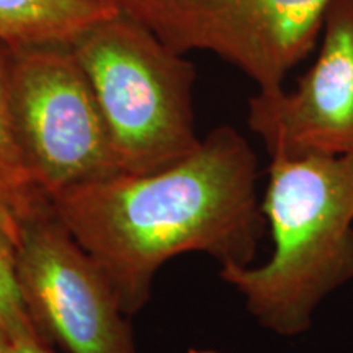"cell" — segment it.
I'll list each match as a JSON object with an SVG mask.
<instances>
[{
	"label": "cell",
	"instance_id": "6da1fadb",
	"mask_svg": "<svg viewBox=\"0 0 353 353\" xmlns=\"http://www.w3.org/2000/svg\"><path fill=\"white\" fill-rule=\"evenodd\" d=\"M257 180L250 144L219 126L165 169L70 185L50 203L131 317L151 299L159 270L179 255L206 254L219 267L254 262L267 229Z\"/></svg>",
	"mask_w": 353,
	"mask_h": 353
},
{
	"label": "cell",
	"instance_id": "7a4b0ae2",
	"mask_svg": "<svg viewBox=\"0 0 353 353\" xmlns=\"http://www.w3.org/2000/svg\"><path fill=\"white\" fill-rule=\"evenodd\" d=\"M262 208L273 252L262 265H228L219 278L263 329L296 337L321 303L353 280V152L270 157Z\"/></svg>",
	"mask_w": 353,
	"mask_h": 353
},
{
	"label": "cell",
	"instance_id": "3957f363",
	"mask_svg": "<svg viewBox=\"0 0 353 353\" xmlns=\"http://www.w3.org/2000/svg\"><path fill=\"white\" fill-rule=\"evenodd\" d=\"M99 105L120 174H152L196 151L195 68L117 12L70 43Z\"/></svg>",
	"mask_w": 353,
	"mask_h": 353
},
{
	"label": "cell",
	"instance_id": "277c9868",
	"mask_svg": "<svg viewBox=\"0 0 353 353\" xmlns=\"http://www.w3.org/2000/svg\"><path fill=\"white\" fill-rule=\"evenodd\" d=\"M12 114L32 182L48 198L120 174L88 79L70 46L12 50Z\"/></svg>",
	"mask_w": 353,
	"mask_h": 353
},
{
	"label": "cell",
	"instance_id": "5b68a950",
	"mask_svg": "<svg viewBox=\"0 0 353 353\" xmlns=\"http://www.w3.org/2000/svg\"><path fill=\"white\" fill-rule=\"evenodd\" d=\"M180 54L208 51L252 79L259 92L283 88L311 52L330 0H101Z\"/></svg>",
	"mask_w": 353,
	"mask_h": 353
},
{
	"label": "cell",
	"instance_id": "8992f818",
	"mask_svg": "<svg viewBox=\"0 0 353 353\" xmlns=\"http://www.w3.org/2000/svg\"><path fill=\"white\" fill-rule=\"evenodd\" d=\"M17 270L39 335L69 353H138L112 281L44 198L20 219Z\"/></svg>",
	"mask_w": 353,
	"mask_h": 353
},
{
	"label": "cell",
	"instance_id": "52a82bcc",
	"mask_svg": "<svg viewBox=\"0 0 353 353\" xmlns=\"http://www.w3.org/2000/svg\"><path fill=\"white\" fill-rule=\"evenodd\" d=\"M247 123L270 157L353 152V0H330L314 64L294 90L250 97Z\"/></svg>",
	"mask_w": 353,
	"mask_h": 353
},
{
	"label": "cell",
	"instance_id": "ba28073f",
	"mask_svg": "<svg viewBox=\"0 0 353 353\" xmlns=\"http://www.w3.org/2000/svg\"><path fill=\"white\" fill-rule=\"evenodd\" d=\"M113 13L101 0H0V44L10 50L70 46Z\"/></svg>",
	"mask_w": 353,
	"mask_h": 353
},
{
	"label": "cell",
	"instance_id": "9c48e42d",
	"mask_svg": "<svg viewBox=\"0 0 353 353\" xmlns=\"http://www.w3.org/2000/svg\"><path fill=\"white\" fill-rule=\"evenodd\" d=\"M12 50L0 44V176L19 201L20 219L48 198L34 187L21 156L12 114Z\"/></svg>",
	"mask_w": 353,
	"mask_h": 353
},
{
	"label": "cell",
	"instance_id": "30bf717a",
	"mask_svg": "<svg viewBox=\"0 0 353 353\" xmlns=\"http://www.w3.org/2000/svg\"><path fill=\"white\" fill-rule=\"evenodd\" d=\"M0 322L15 342L39 341L46 343L39 335L21 294L19 270H17V244L2 228H0Z\"/></svg>",
	"mask_w": 353,
	"mask_h": 353
},
{
	"label": "cell",
	"instance_id": "8fae6325",
	"mask_svg": "<svg viewBox=\"0 0 353 353\" xmlns=\"http://www.w3.org/2000/svg\"><path fill=\"white\" fill-rule=\"evenodd\" d=\"M19 201L13 192L8 188L6 180L0 176V228L6 229L8 236L19 242L20 237V213Z\"/></svg>",
	"mask_w": 353,
	"mask_h": 353
},
{
	"label": "cell",
	"instance_id": "7c38bea8",
	"mask_svg": "<svg viewBox=\"0 0 353 353\" xmlns=\"http://www.w3.org/2000/svg\"><path fill=\"white\" fill-rule=\"evenodd\" d=\"M50 345L39 341H17L12 353H51Z\"/></svg>",
	"mask_w": 353,
	"mask_h": 353
},
{
	"label": "cell",
	"instance_id": "4fadbf2b",
	"mask_svg": "<svg viewBox=\"0 0 353 353\" xmlns=\"http://www.w3.org/2000/svg\"><path fill=\"white\" fill-rule=\"evenodd\" d=\"M13 345H15V341L0 322V353H12Z\"/></svg>",
	"mask_w": 353,
	"mask_h": 353
},
{
	"label": "cell",
	"instance_id": "5bb4252c",
	"mask_svg": "<svg viewBox=\"0 0 353 353\" xmlns=\"http://www.w3.org/2000/svg\"><path fill=\"white\" fill-rule=\"evenodd\" d=\"M187 353H228V352L216 350V348H190Z\"/></svg>",
	"mask_w": 353,
	"mask_h": 353
}]
</instances>
